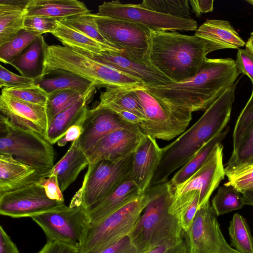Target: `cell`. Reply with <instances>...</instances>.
<instances>
[{"mask_svg": "<svg viewBox=\"0 0 253 253\" xmlns=\"http://www.w3.org/2000/svg\"><path fill=\"white\" fill-rule=\"evenodd\" d=\"M240 73L232 58H207L194 76L185 81L144 87L165 103L185 111L206 110L228 88Z\"/></svg>", "mask_w": 253, "mask_h": 253, "instance_id": "1", "label": "cell"}, {"mask_svg": "<svg viewBox=\"0 0 253 253\" xmlns=\"http://www.w3.org/2000/svg\"><path fill=\"white\" fill-rule=\"evenodd\" d=\"M235 89V84L228 88L192 126L162 148L161 162L150 186L168 181L169 176L205 143L225 129L230 119Z\"/></svg>", "mask_w": 253, "mask_h": 253, "instance_id": "2", "label": "cell"}, {"mask_svg": "<svg viewBox=\"0 0 253 253\" xmlns=\"http://www.w3.org/2000/svg\"><path fill=\"white\" fill-rule=\"evenodd\" d=\"M150 62L173 83L188 80L198 72L211 50L195 35L150 29Z\"/></svg>", "mask_w": 253, "mask_h": 253, "instance_id": "3", "label": "cell"}, {"mask_svg": "<svg viewBox=\"0 0 253 253\" xmlns=\"http://www.w3.org/2000/svg\"><path fill=\"white\" fill-rule=\"evenodd\" d=\"M58 69L76 74L96 87L134 88L144 85L139 80L98 62L78 50L60 45H48L42 77Z\"/></svg>", "mask_w": 253, "mask_h": 253, "instance_id": "4", "label": "cell"}, {"mask_svg": "<svg viewBox=\"0 0 253 253\" xmlns=\"http://www.w3.org/2000/svg\"><path fill=\"white\" fill-rule=\"evenodd\" d=\"M165 182L149 187L99 223L89 226L80 253H100L128 235L149 202Z\"/></svg>", "mask_w": 253, "mask_h": 253, "instance_id": "5", "label": "cell"}, {"mask_svg": "<svg viewBox=\"0 0 253 253\" xmlns=\"http://www.w3.org/2000/svg\"><path fill=\"white\" fill-rule=\"evenodd\" d=\"M173 196L168 181L159 194L146 206L128 234L137 253L170 240L182 238L183 230L169 209Z\"/></svg>", "mask_w": 253, "mask_h": 253, "instance_id": "6", "label": "cell"}, {"mask_svg": "<svg viewBox=\"0 0 253 253\" xmlns=\"http://www.w3.org/2000/svg\"><path fill=\"white\" fill-rule=\"evenodd\" d=\"M8 154L31 167L43 177L54 167L52 145L39 134L19 128L3 115L0 116V154Z\"/></svg>", "mask_w": 253, "mask_h": 253, "instance_id": "7", "label": "cell"}, {"mask_svg": "<svg viewBox=\"0 0 253 253\" xmlns=\"http://www.w3.org/2000/svg\"><path fill=\"white\" fill-rule=\"evenodd\" d=\"M133 154L117 160H101L89 164L82 185L69 206H83L88 210L110 195L130 178Z\"/></svg>", "mask_w": 253, "mask_h": 253, "instance_id": "8", "label": "cell"}, {"mask_svg": "<svg viewBox=\"0 0 253 253\" xmlns=\"http://www.w3.org/2000/svg\"><path fill=\"white\" fill-rule=\"evenodd\" d=\"M143 109L145 120L138 126L141 132L155 139L169 141L185 131L192 113L171 106L144 87L131 88Z\"/></svg>", "mask_w": 253, "mask_h": 253, "instance_id": "9", "label": "cell"}, {"mask_svg": "<svg viewBox=\"0 0 253 253\" xmlns=\"http://www.w3.org/2000/svg\"><path fill=\"white\" fill-rule=\"evenodd\" d=\"M44 232L47 241L61 242L81 250L89 226L83 206H64L31 217Z\"/></svg>", "mask_w": 253, "mask_h": 253, "instance_id": "10", "label": "cell"}, {"mask_svg": "<svg viewBox=\"0 0 253 253\" xmlns=\"http://www.w3.org/2000/svg\"><path fill=\"white\" fill-rule=\"evenodd\" d=\"M94 17L100 33L110 43L134 59L150 62V28L129 20L97 13Z\"/></svg>", "mask_w": 253, "mask_h": 253, "instance_id": "11", "label": "cell"}, {"mask_svg": "<svg viewBox=\"0 0 253 253\" xmlns=\"http://www.w3.org/2000/svg\"><path fill=\"white\" fill-rule=\"evenodd\" d=\"M97 14L129 20L165 31H196L197 22L192 18L160 13L144 8L139 4L122 3L119 0L104 1L98 6Z\"/></svg>", "mask_w": 253, "mask_h": 253, "instance_id": "12", "label": "cell"}, {"mask_svg": "<svg viewBox=\"0 0 253 253\" xmlns=\"http://www.w3.org/2000/svg\"><path fill=\"white\" fill-rule=\"evenodd\" d=\"M210 202L197 211L193 222L183 232L187 253H240L227 243Z\"/></svg>", "mask_w": 253, "mask_h": 253, "instance_id": "13", "label": "cell"}, {"mask_svg": "<svg viewBox=\"0 0 253 253\" xmlns=\"http://www.w3.org/2000/svg\"><path fill=\"white\" fill-rule=\"evenodd\" d=\"M65 205L64 202L50 199L37 183L0 195V214L12 218H31Z\"/></svg>", "mask_w": 253, "mask_h": 253, "instance_id": "14", "label": "cell"}, {"mask_svg": "<svg viewBox=\"0 0 253 253\" xmlns=\"http://www.w3.org/2000/svg\"><path fill=\"white\" fill-rule=\"evenodd\" d=\"M223 150L221 143L217 144L205 162L189 178L182 184L171 187L173 196L193 191L199 192L198 209L210 202L213 192L226 175Z\"/></svg>", "mask_w": 253, "mask_h": 253, "instance_id": "15", "label": "cell"}, {"mask_svg": "<svg viewBox=\"0 0 253 253\" xmlns=\"http://www.w3.org/2000/svg\"><path fill=\"white\" fill-rule=\"evenodd\" d=\"M78 50L98 62L139 80L144 86H153L173 83L150 62L134 59L122 51H104L95 54Z\"/></svg>", "mask_w": 253, "mask_h": 253, "instance_id": "16", "label": "cell"}, {"mask_svg": "<svg viewBox=\"0 0 253 253\" xmlns=\"http://www.w3.org/2000/svg\"><path fill=\"white\" fill-rule=\"evenodd\" d=\"M0 111L14 126L46 138L49 125L46 107L11 97L1 92Z\"/></svg>", "mask_w": 253, "mask_h": 253, "instance_id": "17", "label": "cell"}, {"mask_svg": "<svg viewBox=\"0 0 253 253\" xmlns=\"http://www.w3.org/2000/svg\"><path fill=\"white\" fill-rule=\"evenodd\" d=\"M138 126L124 120L108 109L96 106L88 109L85 116L82 124L83 131L78 139L79 142L86 153L102 138L112 132Z\"/></svg>", "mask_w": 253, "mask_h": 253, "instance_id": "18", "label": "cell"}, {"mask_svg": "<svg viewBox=\"0 0 253 253\" xmlns=\"http://www.w3.org/2000/svg\"><path fill=\"white\" fill-rule=\"evenodd\" d=\"M144 135L138 126L112 132L86 153L89 164L101 160H117L133 153Z\"/></svg>", "mask_w": 253, "mask_h": 253, "instance_id": "19", "label": "cell"}, {"mask_svg": "<svg viewBox=\"0 0 253 253\" xmlns=\"http://www.w3.org/2000/svg\"><path fill=\"white\" fill-rule=\"evenodd\" d=\"M162 148L156 139L144 135L133 154L130 178L140 193L150 187L161 162Z\"/></svg>", "mask_w": 253, "mask_h": 253, "instance_id": "20", "label": "cell"}, {"mask_svg": "<svg viewBox=\"0 0 253 253\" xmlns=\"http://www.w3.org/2000/svg\"><path fill=\"white\" fill-rule=\"evenodd\" d=\"M42 178L35 169L13 156L0 154V195L26 187Z\"/></svg>", "mask_w": 253, "mask_h": 253, "instance_id": "21", "label": "cell"}, {"mask_svg": "<svg viewBox=\"0 0 253 253\" xmlns=\"http://www.w3.org/2000/svg\"><path fill=\"white\" fill-rule=\"evenodd\" d=\"M194 35L207 42L212 52L239 49L246 43L230 23L224 20H207L197 28Z\"/></svg>", "mask_w": 253, "mask_h": 253, "instance_id": "22", "label": "cell"}, {"mask_svg": "<svg viewBox=\"0 0 253 253\" xmlns=\"http://www.w3.org/2000/svg\"><path fill=\"white\" fill-rule=\"evenodd\" d=\"M84 2L78 0H29L26 16H38L61 20L89 13Z\"/></svg>", "mask_w": 253, "mask_h": 253, "instance_id": "23", "label": "cell"}, {"mask_svg": "<svg viewBox=\"0 0 253 253\" xmlns=\"http://www.w3.org/2000/svg\"><path fill=\"white\" fill-rule=\"evenodd\" d=\"M140 194L130 176L108 197L87 210L89 226L99 223Z\"/></svg>", "mask_w": 253, "mask_h": 253, "instance_id": "24", "label": "cell"}, {"mask_svg": "<svg viewBox=\"0 0 253 253\" xmlns=\"http://www.w3.org/2000/svg\"><path fill=\"white\" fill-rule=\"evenodd\" d=\"M89 164L87 155L82 149L78 139L72 143L66 154L54 165L51 174L57 176L60 188L63 192Z\"/></svg>", "mask_w": 253, "mask_h": 253, "instance_id": "25", "label": "cell"}, {"mask_svg": "<svg viewBox=\"0 0 253 253\" xmlns=\"http://www.w3.org/2000/svg\"><path fill=\"white\" fill-rule=\"evenodd\" d=\"M96 87L92 88L74 104L58 114L50 121L45 138L49 143L52 145L57 143L71 126L84 116L88 110L87 104Z\"/></svg>", "mask_w": 253, "mask_h": 253, "instance_id": "26", "label": "cell"}, {"mask_svg": "<svg viewBox=\"0 0 253 253\" xmlns=\"http://www.w3.org/2000/svg\"><path fill=\"white\" fill-rule=\"evenodd\" d=\"M29 0H0V46L24 29Z\"/></svg>", "mask_w": 253, "mask_h": 253, "instance_id": "27", "label": "cell"}, {"mask_svg": "<svg viewBox=\"0 0 253 253\" xmlns=\"http://www.w3.org/2000/svg\"><path fill=\"white\" fill-rule=\"evenodd\" d=\"M47 46L43 36H39L10 65L23 76L41 78Z\"/></svg>", "mask_w": 253, "mask_h": 253, "instance_id": "28", "label": "cell"}, {"mask_svg": "<svg viewBox=\"0 0 253 253\" xmlns=\"http://www.w3.org/2000/svg\"><path fill=\"white\" fill-rule=\"evenodd\" d=\"M36 84L47 94L63 89H72L85 93L96 86L84 78L60 69L46 73L42 77L36 79Z\"/></svg>", "mask_w": 253, "mask_h": 253, "instance_id": "29", "label": "cell"}, {"mask_svg": "<svg viewBox=\"0 0 253 253\" xmlns=\"http://www.w3.org/2000/svg\"><path fill=\"white\" fill-rule=\"evenodd\" d=\"M229 129L227 126L221 133L205 143L169 181L171 187L180 185L189 178L201 167L217 144L221 143Z\"/></svg>", "mask_w": 253, "mask_h": 253, "instance_id": "30", "label": "cell"}, {"mask_svg": "<svg viewBox=\"0 0 253 253\" xmlns=\"http://www.w3.org/2000/svg\"><path fill=\"white\" fill-rule=\"evenodd\" d=\"M51 34L66 47L95 54L109 51L94 40L60 20Z\"/></svg>", "mask_w": 253, "mask_h": 253, "instance_id": "31", "label": "cell"}, {"mask_svg": "<svg viewBox=\"0 0 253 253\" xmlns=\"http://www.w3.org/2000/svg\"><path fill=\"white\" fill-rule=\"evenodd\" d=\"M97 106L115 105L135 114L142 122L145 120L142 106L131 88L106 87L105 91L101 92Z\"/></svg>", "mask_w": 253, "mask_h": 253, "instance_id": "32", "label": "cell"}, {"mask_svg": "<svg viewBox=\"0 0 253 253\" xmlns=\"http://www.w3.org/2000/svg\"><path fill=\"white\" fill-rule=\"evenodd\" d=\"M199 193L197 191L173 197L169 211L178 220L183 232L191 226L199 208Z\"/></svg>", "mask_w": 253, "mask_h": 253, "instance_id": "33", "label": "cell"}, {"mask_svg": "<svg viewBox=\"0 0 253 253\" xmlns=\"http://www.w3.org/2000/svg\"><path fill=\"white\" fill-rule=\"evenodd\" d=\"M60 21L94 40L109 51H122L110 43L101 34L96 24L94 14L89 12Z\"/></svg>", "mask_w": 253, "mask_h": 253, "instance_id": "34", "label": "cell"}, {"mask_svg": "<svg viewBox=\"0 0 253 253\" xmlns=\"http://www.w3.org/2000/svg\"><path fill=\"white\" fill-rule=\"evenodd\" d=\"M230 246L240 253H253V237L246 219L235 213L228 227Z\"/></svg>", "mask_w": 253, "mask_h": 253, "instance_id": "35", "label": "cell"}, {"mask_svg": "<svg viewBox=\"0 0 253 253\" xmlns=\"http://www.w3.org/2000/svg\"><path fill=\"white\" fill-rule=\"evenodd\" d=\"M211 207L216 215L219 216L245 206L242 194L232 186H220L211 200Z\"/></svg>", "mask_w": 253, "mask_h": 253, "instance_id": "36", "label": "cell"}, {"mask_svg": "<svg viewBox=\"0 0 253 253\" xmlns=\"http://www.w3.org/2000/svg\"><path fill=\"white\" fill-rule=\"evenodd\" d=\"M37 33L22 30L12 40L0 46V60L10 64L18 57L39 36Z\"/></svg>", "mask_w": 253, "mask_h": 253, "instance_id": "37", "label": "cell"}, {"mask_svg": "<svg viewBox=\"0 0 253 253\" xmlns=\"http://www.w3.org/2000/svg\"><path fill=\"white\" fill-rule=\"evenodd\" d=\"M86 93L72 89H63L48 94L45 107L49 124L55 116L72 106Z\"/></svg>", "mask_w": 253, "mask_h": 253, "instance_id": "38", "label": "cell"}, {"mask_svg": "<svg viewBox=\"0 0 253 253\" xmlns=\"http://www.w3.org/2000/svg\"><path fill=\"white\" fill-rule=\"evenodd\" d=\"M140 6L151 10L179 17L191 18L187 0H144Z\"/></svg>", "mask_w": 253, "mask_h": 253, "instance_id": "39", "label": "cell"}, {"mask_svg": "<svg viewBox=\"0 0 253 253\" xmlns=\"http://www.w3.org/2000/svg\"><path fill=\"white\" fill-rule=\"evenodd\" d=\"M1 92L33 104L46 106L48 94L36 84L15 88H3Z\"/></svg>", "mask_w": 253, "mask_h": 253, "instance_id": "40", "label": "cell"}, {"mask_svg": "<svg viewBox=\"0 0 253 253\" xmlns=\"http://www.w3.org/2000/svg\"><path fill=\"white\" fill-rule=\"evenodd\" d=\"M253 124V87L251 95L241 111L233 132V151L239 146L249 127Z\"/></svg>", "mask_w": 253, "mask_h": 253, "instance_id": "41", "label": "cell"}, {"mask_svg": "<svg viewBox=\"0 0 253 253\" xmlns=\"http://www.w3.org/2000/svg\"><path fill=\"white\" fill-rule=\"evenodd\" d=\"M225 174L228 180L223 185L232 186L241 192L253 183V162L240 165Z\"/></svg>", "mask_w": 253, "mask_h": 253, "instance_id": "42", "label": "cell"}, {"mask_svg": "<svg viewBox=\"0 0 253 253\" xmlns=\"http://www.w3.org/2000/svg\"><path fill=\"white\" fill-rule=\"evenodd\" d=\"M59 20L38 16H26L24 29L27 31L42 35L52 33L57 27Z\"/></svg>", "mask_w": 253, "mask_h": 253, "instance_id": "43", "label": "cell"}, {"mask_svg": "<svg viewBox=\"0 0 253 253\" xmlns=\"http://www.w3.org/2000/svg\"><path fill=\"white\" fill-rule=\"evenodd\" d=\"M36 79L17 75L0 66V87L15 88L36 84Z\"/></svg>", "mask_w": 253, "mask_h": 253, "instance_id": "44", "label": "cell"}, {"mask_svg": "<svg viewBox=\"0 0 253 253\" xmlns=\"http://www.w3.org/2000/svg\"><path fill=\"white\" fill-rule=\"evenodd\" d=\"M235 63L240 73L247 76L253 86V52L246 47L238 49Z\"/></svg>", "mask_w": 253, "mask_h": 253, "instance_id": "45", "label": "cell"}, {"mask_svg": "<svg viewBox=\"0 0 253 253\" xmlns=\"http://www.w3.org/2000/svg\"><path fill=\"white\" fill-rule=\"evenodd\" d=\"M37 183L44 188L46 196L50 199L64 202L63 195L56 175L50 174L47 177L42 178Z\"/></svg>", "mask_w": 253, "mask_h": 253, "instance_id": "46", "label": "cell"}, {"mask_svg": "<svg viewBox=\"0 0 253 253\" xmlns=\"http://www.w3.org/2000/svg\"><path fill=\"white\" fill-rule=\"evenodd\" d=\"M141 253H187V250L184 240L182 238L166 241Z\"/></svg>", "mask_w": 253, "mask_h": 253, "instance_id": "47", "label": "cell"}, {"mask_svg": "<svg viewBox=\"0 0 253 253\" xmlns=\"http://www.w3.org/2000/svg\"><path fill=\"white\" fill-rule=\"evenodd\" d=\"M37 253H80V251L61 242L47 241L44 246Z\"/></svg>", "mask_w": 253, "mask_h": 253, "instance_id": "48", "label": "cell"}, {"mask_svg": "<svg viewBox=\"0 0 253 253\" xmlns=\"http://www.w3.org/2000/svg\"><path fill=\"white\" fill-rule=\"evenodd\" d=\"M86 113L78 123L73 125L67 130L64 136L57 142L58 146H64L67 142H73L80 138L83 131L82 124Z\"/></svg>", "mask_w": 253, "mask_h": 253, "instance_id": "49", "label": "cell"}, {"mask_svg": "<svg viewBox=\"0 0 253 253\" xmlns=\"http://www.w3.org/2000/svg\"><path fill=\"white\" fill-rule=\"evenodd\" d=\"M100 253H137L129 236H126L117 243Z\"/></svg>", "mask_w": 253, "mask_h": 253, "instance_id": "50", "label": "cell"}, {"mask_svg": "<svg viewBox=\"0 0 253 253\" xmlns=\"http://www.w3.org/2000/svg\"><path fill=\"white\" fill-rule=\"evenodd\" d=\"M0 253H19L17 246L1 225L0 226Z\"/></svg>", "mask_w": 253, "mask_h": 253, "instance_id": "51", "label": "cell"}, {"mask_svg": "<svg viewBox=\"0 0 253 253\" xmlns=\"http://www.w3.org/2000/svg\"><path fill=\"white\" fill-rule=\"evenodd\" d=\"M188 1L192 7V11L197 16L212 12L213 10V0H190Z\"/></svg>", "mask_w": 253, "mask_h": 253, "instance_id": "52", "label": "cell"}, {"mask_svg": "<svg viewBox=\"0 0 253 253\" xmlns=\"http://www.w3.org/2000/svg\"><path fill=\"white\" fill-rule=\"evenodd\" d=\"M245 205L253 206V189L247 190L241 192Z\"/></svg>", "mask_w": 253, "mask_h": 253, "instance_id": "53", "label": "cell"}, {"mask_svg": "<svg viewBox=\"0 0 253 253\" xmlns=\"http://www.w3.org/2000/svg\"><path fill=\"white\" fill-rule=\"evenodd\" d=\"M253 183H252L251 184L247 186L243 190H242L240 192L241 193L243 191H244L247 190H253Z\"/></svg>", "mask_w": 253, "mask_h": 253, "instance_id": "54", "label": "cell"}, {"mask_svg": "<svg viewBox=\"0 0 253 253\" xmlns=\"http://www.w3.org/2000/svg\"><path fill=\"white\" fill-rule=\"evenodd\" d=\"M248 2L253 5V0H246Z\"/></svg>", "mask_w": 253, "mask_h": 253, "instance_id": "55", "label": "cell"}, {"mask_svg": "<svg viewBox=\"0 0 253 253\" xmlns=\"http://www.w3.org/2000/svg\"><path fill=\"white\" fill-rule=\"evenodd\" d=\"M251 37L253 38V32L251 33Z\"/></svg>", "mask_w": 253, "mask_h": 253, "instance_id": "56", "label": "cell"}, {"mask_svg": "<svg viewBox=\"0 0 253 253\" xmlns=\"http://www.w3.org/2000/svg\"><path fill=\"white\" fill-rule=\"evenodd\" d=\"M253 159L250 162H249L248 163H253Z\"/></svg>", "mask_w": 253, "mask_h": 253, "instance_id": "57", "label": "cell"}]
</instances>
